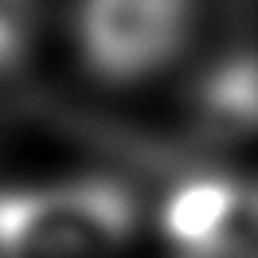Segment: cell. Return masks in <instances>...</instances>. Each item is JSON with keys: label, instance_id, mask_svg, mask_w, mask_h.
<instances>
[{"label": "cell", "instance_id": "obj_1", "mask_svg": "<svg viewBox=\"0 0 258 258\" xmlns=\"http://www.w3.org/2000/svg\"><path fill=\"white\" fill-rule=\"evenodd\" d=\"M133 231V196L113 180L0 192V258H110Z\"/></svg>", "mask_w": 258, "mask_h": 258}, {"label": "cell", "instance_id": "obj_2", "mask_svg": "<svg viewBox=\"0 0 258 258\" xmlns=\"http://www.w3.org/2000/svg\"><path fill=\"white\" fill-rule=\"evenodd\" d=\"M188 32V0H86L82 43L110 79L149 75L176 55Z\"/></svg>", "mask_w": 258, "mask_h": 258}, {"label": "cell", "instance_id": "obj_3", "mask_svg": "<svg viewBox=\"0 0 258 258\" xmlns=\"http://www.w3.org/2000/svg\"><path fill=\"white\" fill-rule=\"evenodd\" d=\"M235 200H239V188L231 180H192L168 200L164 231L176 239V246L188 258H204L211 242L219 239Z\"/></svg>", "mask_w": 258, "mask_h": 258}, {"label": "cell", "instance_id": "obj_4", "mask_svg": "<svg viewBox=\"0 0 258 258\" xmlns=\"http://www.w3.org/2000/svg\"><path fill=\"white\" fill-rule=\"evenodd\" d=\"M24 20H28V0H0V28L20 32Z\"/></svg>", "mask_w": 258, "mask_h": 258}, {"label": "cell", "instance_id": "obj_5", "mask_svg": "<svg viewBox=\"0 0 258 258\" xmlns=\"http://www.w3.org/2000/svg\"><path fill=\"white\" fill-rule=\"evenodd\" d=\"M16 35H20V32L0 28V59H4V55H12V47H16Z\"/></svg>", "mask_w": 258, "mask_h": 258}]
</instances>
